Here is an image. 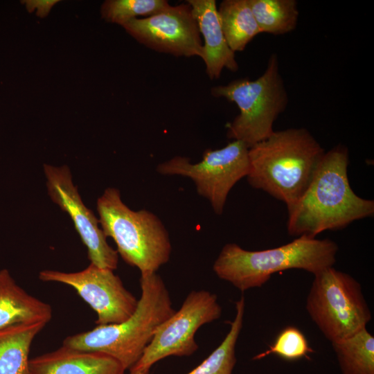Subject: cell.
Here are the masks:
<instances>
[{
    "mask_svg": "<svg viewBox=\"0 0 374 374\" xmlns=\"http://www.w3.org/2000/svg\"><path fill=\"white\" fill-rule=\"evenodd\" d=\"M262 33L284 35L295 30L299 12L296 0H249Z\"/></svg>",
    "mask_w": 374,
    "mask_h": 374,
    "instance_id": "obj_20",
    "label": "cell"
},
{
    "mask_svg": "<svg viewBox=\"0 0 374 374\" xmlns=\"http://www.w3.org/2000/svg\"><path fill=\"white\" fill-rule=\"evenodd\" d=\"M46 188L51 200L58 205L71 219L75 229L87 249V256L91 264L115 270L118 266V254L109 245L99 221L92 211L83 203L74 186L69 167L44 165Z\"/></svg>",
    "mask_w": 374,
    "mask_h": 374,
    "instance_id": "obj_11",
    "label": "cell"
},
{
    "mask_svg": "<svg viewBox=\"0 0 374 374\" xmlns=\"http://www.w3.org/2000/svg\"><path fill=\"white\" fill-rule=\"evenodd\" d=\"M312 352L313 350L303 333L296 327L290 326L278 333L267 350L258 354L253 359L258 360L269 355H276L285 360L294 361L306 357Z\"/></svg>",
    "mask_w": 374,
    "mask_h": 374,
    "instance_id": "obj_22",
    "label": "cell"
},
{
    "mask_svg": "<svg viewBox=\"0 0 374 374\" xmlns=\"http://www.w3.org/2000/svg\"><path fill=\"white\" fill-rule=\"evenodd\" d=\"M338 245L330 239L305 236L286 244L260 251H248L235 243L226 244L215 260L216 276L241 292L261 287L271 275L297 269L313 275L333 267Z\"/></svg>",
    "mask_w": 374,
    "mask_h": 374,
    "instance_id": "obj_4",
    "label": "cell"
},
{
    "mask_svg": "<svg viewBox=\"0 0 374 374\" xmlns=\"http://www.w3.org/2000/svg\"><path fill=\"white\" fill-rule=\"evenodd\" d=\"M30 374H124L125 369L103 353L62 346L29 361Z\"/></svg>",
    "mask_w": 374,
    "mask_h": 374,
    "instance_id": "obj_13",
    "label": "cell"
},
{
    "mask_svg": "<svg viewBox=\"0 0 374 374\" xmlns=\"http://www.w3.org/2000/svg\"><path fill=\"white\" fill-rule=\"evenodd\" d=\"M331 344L342 374H374V337L366 328Z\"/></svg>",
    "mask_w": 374,
    "mask_h": 374,
    "instance_id": "obj_18",
    "label": "cell"
},
{
    "mask_svg": "<svg viewBox=\"0 0 374 374\" xmlns=\"http://www.w3.org/2000/svg\"><path fill=\"white\" fill-rule=\"evenodd\" d=\"M46 324L23 323L0 329V374H30V346Z\"/></svg>",
    "mask_w": 374,
    "mask_h": 374,
    "instance_id": "obj_16",
    "label": "cell"
},
{
    "mask_svg": "<svg viewBox=\"0 0 374 374\" xmlns=\"http://www.w3.org/2000/svg\"><path fill=\"white\" fill-rule=\"evenodd\" d=\"M211 92L237 105L240 114L226 125V136L249 148L273 134L274 121L288 105L276 53L270 55L266 69L257 79H237L213 87Z\"/></svg>",
    "mask_w": 374,
    "mask_h": 374,
    "instance_id": "obj_6",
    "label": "cell"
},
{
    "mask_svg": "<svg viewBox=\"0 0 374 374\" xmlns=\"http://www.w3.org/2000/svg\"><path fill=\"white\" fill-rule=\"evenodd\" d=\"M99 224L105 237L112 238L118 254L141 273L157 272L170 260L172 245L161 220L145 209L133 211L120 191L109 187L97 200Z\"/></svg>",
    "mask_w": 374,
    "mask_h": 374,
    "instance_id": "obj_5",
    "label": "cell"
},
{
    "mask_svg": "<svg viewBox=\"0 0 374 374\" xmlns=\"http://www.w3.org/2000/svg\"><path fill=\"white\" fill-rule=\"evenodd\" d=\"M51 306L29 294L6 269L0 270V329L23 323L50 321Z\"/></svg>",
    "mask_w": 374,
    "mask_h": 374,
    "instance_id": "obj_15",
    "label": "cell"
},
{
    "mask_svg": "<svg viewBox=\"0 0 374 374\" xmlns=\"http://www.w3.org/2000/svg\"><path fill=\"white\" fill-rule=\"evenodd\" d=\"M197 21L204 44L201 58L210 79H217L226 68L238 70L235 52L229 46L223 33L215 0H187Z\"/></svg>",
    "mask_w": 374,
    "mask_h": 374,
    "instance_id": "obj_14",
    "label": "cell"
},
{
    "mask_svg": "<svg viewBox=\"0 0 374 374\" xmlns=\"http://www.w3.org/2000/svg\"><path fill=\"white\" fill-rule=\"evenodd\" d=\"M217 11L225 39L233 52L242 51L256 35L262 33L249 0H224Z\"/></svg>",
    "mask_w": 374,
    "mask_h": 374,
    "instance_id": "obj_17",
    "label": "cell"
},
{
    "mask_svg": "<svg viewBox=\"0 0 374 374\" xmlns=\"http://www.w3.org/2000/svg\"><path fill=\"white\" fill-rule=\"evenodd\" d=\"M150 368H141V369L131 368L129 370V373L127 374H150Z\"/></svg>",
    "mask_w": 374,
    "mask_h": 374,
    "instance_id": "obj_24",
    "label": "cell"
},
{
    "mask_svg": "<svg viewBox=\"0 0 374 374\" xmlns=\"http://www.w3.org/2000/svg\"><path fill=\"white\" fill-rule=\"evenodd\" d=\"M314 276L305 308L328 340L339 341L366 328L372 314L355 278L333 267Z\"/></svg>",
    "mask_w": 374,
    "mask_h": 374,
    "instance_id": "obj_7",
    "label": "cell"
},
{
    "mask_svg": "<svg viewBox=\"0 0 374 374\" xmlns=\"http://www.w3.org/2000/svg\"><path fill=\"white\" fill-rule=\"evenodd\" d=\"M245 308L243 296L235 303V316L221 344L197 366L186 374H232L236 364L235 346L242 328Z\"/></svg>",
    "mask_w": 374,
    "mask_h": 374,
    "instance_id": "obj_19",
    "label": "cell"
},
{
    "mask_svg": "<svg viewBox=\"0 0 374 374\" xmlns=\"http://www.w3.org/2000/svg\"><path fill=\"white\" fill-rule=\"evenodd\" d=\"M141 297L134 312L118 323L97 326L66 337L63 346L105 353L130 370L142 356L157 328L175 310L162 278L141 273Z\"/></svg>",
    "mask_w": 374,
    "mask_h": 374,
    "instance_id": "obj_3",
    "label": "cell"
},
{
    "mask_svg": "<svg viewBox=\"0 0 374 374\" xmlns=\"http://www.w3.org/2000/svg\"><path fill=\"white\" fill-rule=\"evenodd\" d=\"M348 148L338 145L323 155L308 188L287 208V233L294 237L316 235L344 229L354 221L372 217L374 202L353 190L348 177Z\"/></svg>",
    "mask_w": 374,
    "mask_h": 374,
    "instance_id": "obj_1",
    "label": "cell"
},
{
    "mask_svg": "<svg viewBox=\"0 0 374 374\" xmlns=\"http://www.w3.org/2000/svg\"><path fill=\"white\" fill-rule=\"evenodd\" d=\"M25 5L29 12H33L37 9L36 14L41 17H45L49 12L51 8L57 2V0L51 1H25Z\"/></svg>",
    "mask_w": 374,
    "mask_h": 374,
    "instance_id": "obj_23",
    "label": "cell"
},
{
    "mask_svg": "<svg viewBox=\"0 0 374 374\" xmlns=\"http://www.w3.org/2000/svg\"><path fill=\"white\" fill-rule=\"evenodd\" d=\"M222 312L215 294L204 290L191 291L181 308L157 328L142 356L131 368H150L170 356L192 355L199 348L195 340L196 332L203 325L220 318Z\"/></svg>",
    "mask_w": 374,
    "mask_h": 374,
    "instance_id": "obj_9",
    "label": "cell"
},
{
    "mask_svg": "<svg viewBox=\"0 0 374 374\" xmlns=\"http://www.w3.org/2000/svg\"><path fill=\"white\" fill-rule=\"evenodd\" d=\"M249 170V147L238 140L220 149L206 150L198 163H191L188 158L177 156L157 167L161 175L192 179L197 193L210 202L217 215L222 214L230 190L247 176Z\"/></svg>",
    "mask_w": 374,
    "mask_h": 374,
    "instance_id": "obj_8",
    "label": "cell"
},
{
    "mask_svg": "<svg viewBox=\"0 0 374 374\" xmlns=\"http://www.w3.org/2000/svg\"><path fill=\"white\" fill-rule=\"evenodd\" d=\"M44 282H56L73 288L95 311L97 326L118 323L127 319L136 310L139 299L123 285L114 270L93 264L76 272L45 269L39 273Z\"/></svg>",
    "mask_w": 374,
    "mask_h": 374,
    "instance_id": "obj_10",
    "label": "cell"
},
{
    "mask_svg": "<svg viewBox=\"0 0 374 374\" xmlns=\"http://www.w3.org/2000/svg\"><path fill=\"white\" fill-rule=\"evenodd\" d=\"M170 6L166 0H107L101 6L102 17L123 26L138 16H152Z\"/></svg>",
    "mask_w": 374,
    "mask_h": 374,
    "instance_id": "obj_21",
    "label": "cell"
},
{
    "mask_svg": "<svg viewBox=\"0 0 374 374\" xmlns=\"http://www.w3.org/2000/svg\"><path fill=\"white\" fill-rule=\"evenodd\" d=\"M324 149L305 128L274 131L249 148V184L284 202L287 209L310 184Z\"/></svg>",
    "mask_w": 374,
    "mask_h": 374,
    "instance_id": "obj_2",
    "label": "cell"
},
{
    "mask_svg": "<svg viewBox=\"0 0 374 374\" xmlns=\"http://www.w3.org/2000/svg\"><path fill=\"white\" fill-rule=\"evenodd\" d=\"M122 26L139 42L156 51L201 57L200 33L188 3L170 5L152 16L131 19Z\"/></svg>",
    "mask_w": 374,
    "mask_h": 374,
    "instance_id": "obj_12",
    "label": "cell"
}]
</instances>
